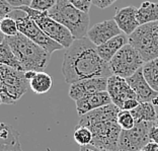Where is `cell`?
<instances>
[{
  "label": "cell",
  "instance_id": "39",
  "mask_svg": "<svg viewBox=\"0 0 158 151\" xmlns=\"http://www.w3.org/2000/svg\"><path fill=\"white\" fill-rule=\"evenodd\" d=\"M1 103H2V100H1V98H0V106H1Z\"/></svg>",
  "mask_w": 158,
  "mask_h": 151
},
{
  "label": "cell",
  "instance_id": "37",
  "mask_svg": "<svg viewBox=\"0 0 158 151\" xmlns=\"http://www.w3.org/2000/svg\"><path fill=\"white\" fill-rule=\"evenodd\" d=\"M35 74H37V71H26V72H24V77H26L27 80L30 82L31 79L35 77Z\"/></svg>",
  "mask_w": 158,
  "mask_h": 151
},
{
  "label": "cell",
  "instance_id": "38",
  "mask_svg": "<svg viewBox=\"0 0 158 151\" xmlns=\"http://www.w3.org/2000/svg\"><path fill=\"white\" fill-rule=\"evenodd\" d=\"M0 20H1V19H0ZM4 40H5V36L2 34L1 31H0V45H1L3 42H4Z\"/></svg>",
  "mask_w": 158,
  "mask_h": 151
},
{
  "label": "cell",
  "instance_id": "6",
  "mask_svg": "<svg viewBox=\"0 0 158 151\" xmlns=\"http://www.w3.org/2000/svg\"><path fill=\"white\" fill-rule=\"evenodd\" d=\"M129 44L139 53L144 62L158 58V21L140 26L129 36Z\"/></svg>",
  "mask_w": 158,
  "mask_h": 151
},
{
  "label": "cell",
  "instance_id": "27",
  "mask_svg": "<svg viewBox=\"0 0 158 151\" xmlns=\"http://www.w3.org/2000/svg\"><path fill=\"white\" fill-rule=\"evenodd\" d=\"M58 0H31L30 7L38 11H49Z\"/></svg>",
  "mask_w": 158,
  "mask_h": 151
},
{
  "label": "cell",
  "instance_id": "36",
  "mask_svg": "<svg viewBox=\"0 0 158 151\" xmlns=\"http://www.w3.org/2000/svg\"><path fill=\"white\" fill-rule=\"evenodd\" d=\"M143 150L144 151H158V143L150 141L148 144L143 148Z\"/></svg>",
  "mask_w": 158,
  "mask_h": 151
},
{
  "label": "cell",
  "instance_id": "3",
  "mask_svg": "<svg viewBox=\"0 0 158 151\" xmlns=\"http://www.w3.org/2000/svg\"><path fill=\"white\" fill-rule=\"evenodd\" d=\"M5 40L19 62L23 72H44L48 67L51 60V54L27 39L26 36L19 33L14 37H5Z\"/></svg>",
  "mask_w": 158,
  "mask_h": 151
},
{
  "label": "cell",
  "instance_id": "35",
  "mask_svg": "<svg viewBox=\"0 0 158 151\" xmlns=\"http://www.w3.org/2000/svg\"><path fill=\"white\" fill-rule=\"evenodd\" d=\"M80 151H112V150H106L102 148H98L93 145H87V146H82L80 147Z\"/></svg>",
  "mask_w": 158,
  "mask_h": 151
},
{
  "label": "cell",
  "instance_id": "22",
  "mask_svg": "<svg viewBox=\"0 0 158 151\" xmlns=\"http://www.w3.org/2000/svg\"><path fill=\"white\" fill-rule=\"evenodd\" d=\"M0 151H23L20 146L19 132L12 127L4 137L0 138Z\"/></svg>",
  "mask_w": 158,
  "mask_h": 151
},
{
  "label": "cell",
  "instance_id": "17",
  "mask_svg": "<svg viewBox=\"0 0 158 151\" xmlns=\"http://www.w3.org/2000/svg\"><path fill=\"white\" fill-rule=\"evenodd\" d=\"M127 44H129V36L121 34L117 36V37L109 40L105 44L98 46L96 50H98V53L100 58L105 62L109 63L113 59V57Z\"/></svg>",
  "mask_w": 158,
  "mask_h": 151
},
{
  "label": "cell",
  "instance_id": "29",
  "mask_svg": "<svg viewBox=\"0 0 158 151\" xmlns=\"http://www.w3.org/2000/svg\"><path fill=\"white\" fill-rule=\"evenodd\" d=\"M149 138H150V141L158 143V115H157L156 120L152 122L151 129H150V132H149Z\"/></svg>",
  "mask_w": 158,
  "mask_h": 151
},
{
  "label": "cell",
  "instance_id": "15",
  "mask_svg": "<svg viewBox=\"0 0 158 151\" xmlns=\"http://www.w3.org/2000/svg\"><path fill=\"white\" fill-rule=\"evenodd\" d=\"M137 10L138 8L132 5L116 9L114 19L123 34L131 36L140 27L137 19Z\"/></svg>",
  "mask_w": 158,
  "mask_h": 151
},
{
  "label": "cell",
  "instance_id": "2",
  "mask_svg": "<svg viewBox=\"0 0 158 151\" xmlns=\"http://www.w3.org/2000/svg\"><path fill=\"white\" fill-rule=\"evenodd\" d=\"M120 109L114 103L105 106L79 118L77 126L88 128L92 134L93 145L98 148L117 151L122 132L117 117Z\"/></svg>",
  "mask_w": 158,
  "mask_h": 151
},
{
  "label": "cell",
  "instance_id": "30",
  "mask_svg": "<svg viewBox=\"0 0 158 151\" xmlns=\"http://www.w3.org/2000/svg\"><path fill=\"white\" fill-rule=\"evenodd\" d=\"M13 10V8L5 0H0V19L7 16Z\"/></svg>",
  "mask_w": 158,
  "mask_h": 151
},
{
  "label": "cell",
  "instance_id": "10",
  "mask_svg": "<svg viewBox=\"0 0 158 151\" xmlns=\"http://www.w3.org/2000/svg\"><path fill=\"white\" fill-rule=\"evenodd\" d=\"M152 122H136L131 130H122L117 151H140L150 142Z\"/></svg>",
  "mask_w": 158,
  "mask_h": 151
},
{
  "label": "cell",
  "instance_id": "7",
  "mask_svg": "<svg viewBox=\"0 0 158 151\" xmlns=\"http://www.w3.org/2000/svg\"><path fill=\"white\" fill-rule=\"evenodd\" d=\"M16 9L26 12L49 38L60 44L63 48L68 49L75 41L69 30L59 23L58 21L53 19L52 17H50L48 11H38L31 8L30 6H21Z\"/></svg>",
  "mask_w": 158,
  "mask_h": 151
},
{
  "label": "cell",
  "instance_id": "8",
  "mask_svg": "<svg viewBox=\"0 0 158 151\" xmlns=\"http://www.w3.org/2000/svg\"><path fill=\"white\" fill-rule=\"evenodd\" d=\"M12 19H15L19 27V31L23 36H26L27 39L33 41L47 52L52 54L53 52L58 51V50L64 49L60 44L53 41L51 38H49L35 21L31 19L27 14L19 9H13L8 14Z\"/></svg>",
  "mask_w": 158,
  "mask_h": 151
},
{
  "label": "cell",
  "instance_id": "32",
  "mask_svg": "<svg viewBox=\"0 0 158 151\" xmlns=\"http://www.w3.org/2000/svg\"><path fill=\"white\" fill-rule=\"evenodd\" d=\"M117 0H91V4L98 7L100 9H105L106 7L114 4Z\"/></svg>",
  "mask_w": 158,
  "mask_h": 151
},
{
  "label": "cell",
  "instance_id": "25",
  "mask_svg": "<svg viewBox=\"0 0 158 151\" xmlns=\"http://www.w3.org/2000/svg\"><path fill=\"white\" fill-rule=\"evenodd\" d=\"M0 31L5 37H14L19 33L15 19L9 15L3 17L0 20Z\"/></svg>",
  "mask_w": 158,
  "mask_h": 151
},
{
  "label": "cell",
  "instance_id": "31",
  "mask_svg": "<svg viewBox=\"0 0 158 151\" xmlns=\"http://www.w3.org/2000/svg\"><path fill=\"white\" fill-rule=\"evenodd\" d=\"M13 9H16L21 6H30L31 0H5Z\"/></svg>",
  "mask_w": 158,
  "mask_h": 151
},
{
  "label": "cell",
  "instance_id": "9",
  "mask_svg": "<svg viewBox=\"0 0 158 151\" xmlns=\"http://www.w3.org/2000/svg\"><path fill=\"white\" fill-rule=\"evenodd\" d=\"M144 63L139 53L130 44H127L113 57L109 66L114 75L127 79L142 68Z\"/></svg>",
  "mask_w": 158,
  "mask_h": 151
},
{
  "label": "cell",
  "instance_id": "34",
  "mask_svg": "<svg viewBox=\"0 0 158 151\" xmlns=\"http://www.w3.org/2000/svg\"><path fill=\"white\" fill-rule=\"evenodd\" d=\"M11 126L7 125L5 123H0V138L4 137V136L9 132Z\"/></svg>",
  "mask_w": 158,
  "mask_h": 151
},
{
  "label": "cell",
  "instance_id": "14",
  "mask_svg": "<svg viewBox=\"0 0 158 151\" xmlns=\"http://www.w3.org/2000/svg\"><path fill=\"white\" fill-rule=\"evenodd\" d=\"M121 34L123 33H122L117 23L113 19L103 20L102 23L94 24L90 30H88L86 37L89 39V41L98 47L105 44L109 40L117 37Z\"/></svg>",
  "mask_w": 158,
  "mask_h": 151
},
{
  "label": "cell",
  "instance_id": "20",
  "mask_svg": "<svg viewBox=\"0 0 158 151\" xmlns=\"http://www.w3.org/2000/svg\"><path fill=\"white\" fill-rule=\"evenodd\" d=\"M52 77L46 72H37L35 77L30 81V87L37 94L48 92L52 87Z\"/></svg>",
  "mask_w": 158,
  "mask_h": 151
},
{
  "label": "cell",
  "instance_id": "19",
  "mask_svg": "<svg viewBox=\"0 0 158 151\" xmlns=\"http://www.w3.org/2000/svg\"><path fill=\"white\" fill-rule=\"evenodd\" d=\"M131 113L136 122H154L157 118L156 110L151 103H140Z\"/></svg>",
  "mask_w": 158,
  "mask_h": 151
},
{
  "label": "cell",
  "instance_id": "5",
  "mask_svg": "<svg viewBox=\"0 0 158 151\" xmlns=\"http://www.w3.org/2000/svg\"><path fill=\"white\" fill-rule=\"evenodd\" d=\"M30 85L23 71L0 64V98L2 103L13 105L27 91Z\"/></svg>",
  "mask_w": 158,
  "mask_h": 151
},
{
  "label": "cell",
  "instance_id": "23",
  "mask_svg": "<svg viewBox=\"0 0 158 151\" xmlns=\"http://www.w3.org/2000/svg\"><path fill=\"white\" fill-rule=\"evenodd\" d=\"M0 64L7 65L9 67L14 68V69L23 71L19 62L17 61L16 57L14 56L12 50L10 49L6 40H4V42L0 45Z\"/></svg>",
  "mask_w": 158,
  "mask_h": 151
},
{
  "label": "cell",
  "instance_id": "26",
  "mask_svg": "<svg viewBox=\"0 0 158 151\" xmlns=\"http://www.w3.org/2000/svg\"><path fill=\"white\" fill-rule=\"evenodd\" d=\"M117 121L122 130H131L132 128H134V126L136 124V121L134 117H133L132 113L130 111H125V110H121L118 112Z\"/></svg>",
  "mask_w": 158,
  "mask_h": 151
},
{
  "label": "cell",
  "instance_id": "24",
  "mask_svg": "<svg viewBox=\"0 0 158 151\" xmlns=\"http://www.w3.org/2000/svg\"><path fill=\"white\" fill-rule=\"evenodd\" d=\"M73 138L77 144L82 146L90 145L92 142V134L88 128L83 126H76L73 132Z\"/></svg>",
  "mask_w": 158,
  "mask_h": 151
},
{
  "label": "cell",
  "instance_id": "12",
  "mask_svg": "<svg viewBox=\"0 0 158 151\" xmlns=\"http://www.w3.org/2000/svg\"><path fill=\"white\" fill-rule=\"evenodd\" d=\"M107 87V78L105 77H94L83 79L73 84H70L69 96L71 99L78 100L86 95L93 94V93L106 91Z\"/></svg>",
  "mask_w": 158,
  "mask_h": 151
},
{
  "label": "cell",
  "instance_id": "1",
  "mask_svg": "<svg viewBox=\"0 0 158 151\" xmlns=\"http://www.w3.org/2000/svg\"><path fill=\"white\" fill-rule=\"evenodd\" d=\"M62 73L65 81L73 84L83 79L112 76L109 63L99 57L96 46L87 37L77 39L64 55Z\"/></svg>",
  "mask_w": 158,
  "mask_h": 151
},
{
  "label": "cell",
  "instance_id": "13",
  "mask_svg": "<svg viewBox=\"0 0 158 151\" xmlns=\"http://www.w3.org/2000/svg\"><path fill=\"white\" fill-rule=\"evenodd\" d=\"M128 83L135 91L139 103H151L153 106H158V92L148 84L144 78L142 68L131 77L127 78Z\"/></svg>",
  "mask_w": 158,
  "mask_h": 151
},
{
  "label": "cell",
  "instance_id": "11",
  "mask_svg": "<svg viewBox=\"0 0 158 151\" xmlns=\"http://www.w3.org/2000/svg\"><path fill=\"white\" fill-rule=\"evenodd\" d=\"M106 91L112 99V103L120 110L123 109L124 103L127 99H137V95L128 83L127 79L114 74L107 78Z\"/></svg>",
  "mask_w": 158,
  "mask_h": 151
},
{
  "label": "cell",
  "instance_id": "28",
  "mask_svg": "<svg viewBox=\"0 0 158 151\" xmlns=\"http://www.w3.org/2000/svg\"><path fill=\"white\" fill-rule=\"evenodd\" d=\"M71 4H73L75 7H77L78 9L82 10L86 13L89 12L91 5V0H68Z\"/></svg>",
  "mask_w": 158,
  "mask_h": 151
},
{
  "label": "cell",
  "instance_id": "4",
  "mask_svg": "<svg viewBox=\"0 0 158 151\" xmlns=\"http://www.w3.org/2000/svg\"><path fill=\"white\" fill-rule=\"evenodd\" d=\"M50 17L69 30L75 40L85 38L89 26V15L68 0H58L48 11Z\"/></svg>",
  "mask_w": 158,
  "mask_h": 151
},
{
  "label": "cell",
  "instance_id": "16",
  "mask_svg": "<svg viewBox=\"0 0 158 151\" xmlns=\"http://www.w3.org/2000/svg\"><path fill=\"white\" fill-rule=\"evenodd\" d=\"M75 103H76V111L79 117L83 116V115L91 112V111L113 103L112 99H110L107 91H100L93 93V94L86 95L84 98L76 100Z\"/></svg>",
  "mask_w": 158,
  "mask_h": 151
},
{
  "label": "cell",
  "instance_id": "21",
  "mask_svg": "<svg viewBox=\"0 0 158 151\" xmlns=\"http://www.w3.org/2000/svg\"><path fill=\"white\" fill-rule=\"evenodd\" d=\"M142 72L148 84L158 92V58L145 62L142 66Z\"/></svg>",
  "mask_w": 158,
  "mask_h": 151
},
{
  "label": "cell",
  "instance_id": "40",
  "mask_svg": "<svg viewBox=\"0 0 158 151\" xmlns=\"http://www.w3.org/2000/svg\"><path fill=\"white\" fill-rule=\"evenodd\" d=\"M140 151H144V150H143V149H142V150H140Z\"/></svg>",
  "mask_w": 158,
  "mask_h": 151
},
{
  "label": "cell",
  "instance_id": "33",
  "mask_svg": "<svg viewBox=\"0 0 158 151\" xmlns=\"http://www.w3.org/2000/svg\"><path fill=\"white\" fill-rule=\"evenodd\" d=\"M140 105V103L138 102V99H127L126 102L124 103V106H123V109L122 110H125V111H133L134 109H136L138 106Z\"/></svg>",
  "mask_w": 158,
  "mask_h": 151
},
{
  "label": "cell",
  "instance_id": "18",
  "mask_svg": "<svg viewBox=\"0 0 158 151\" xmlns=\"http://www.w3.org/2000/svg\"><path fill=\"white\" fill-rule=\"evenodd\" d=\"M137 19L140 26L158 21V2H143L137 10Z\"/></svg>",
  "mask_w": 158,
  "mask_h": 151
}]
</instances>
